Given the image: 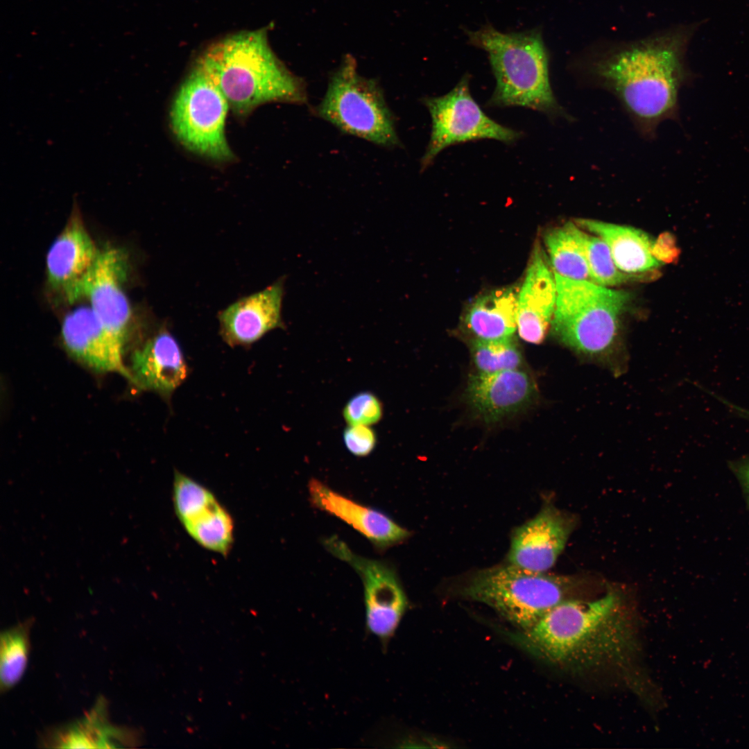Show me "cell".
Masks as SVG:
<instances>
[{
    "instance_id": "1",
    "label": "cell",
    "mask_w": 749,
    "mask_h": 749,
    "mask_svg": "<svg viewBox=\"0 0 749 749\" xmlns=\"http://www.w3.org/2000/svg\"><path fill=\"white\" fill-rule=\"evenodd\" d=\"M637 621L619 594L566 599L513 637L537 658L571 673L608 669L626 673L638 655Z\"/></svg>"
},
{
    "instance_id": "14",
    "label": "cell",
    "mask_w": 749,
    "mask_h": 749,
    "mask_svg": "<svg viewBox=\"0 0 749 749\" xmlns=\"http://www.w3.org/2000/svg\"><path fill=\"white\" fill-rule=\"evenodd\" d=\"M283 286L282 280L277 281L222 310L218 319L224 342L232 347L250 346L271 330L284 327L281 314Z\"/></svg>"
},
{
    "instance_id": "17",
    "label": "cell",
    "mask_w": 749,
    "mask_h": 749,
    "mask_svg": "<svg viewBox=\"0 0 749 749\" xmlns=\"http://www.w3.org/2000/svg\"><path fill=\"white\" fill-rule=\"evenodd\" d=\"M61 336L67 352L78 362L96 372H118L130 379L123 364V349L105 331L90 307H80L66 315Z\"/></svg>"
},
{
    "instance_id": "4",
    "label": "cell",
    "mask_w": 749,
    "mask_h": 749,
    "mask_svg": "<svg viewBox=\"0 0 749 749\" xmlns=\"http://www.w3.org/2000/svg\"><path fill=\"white\" fill-rule=\"evenodd\" d=\"M465 33L470 44L488 54L496 80L489 106L524 107L571 121L553 92L549 55L537 30L503 33L487 24Z\"/></svg>"
},
{
    "instance_id": "10",
    "label": "cell",
    "mask_w": 749,
    "mask_h": 749,
    "mask_svg": "<svg viewBox=\"0 0 749 749\" xmlns=\"http://www.w3.org/2000/svg\"><path fill=\"white\" fill-rule=\"evenodd\" d=\"M323 545L359 576L363 586L366 632L379 640L384 651L387 650L408 607L394 567L386 561L356 554L336 535L325 539Z\"/></svg>"
},
{
    "instance_id": "8",
    "label": "cell",
    "mask_w": 749,
    "mask_h": 749,
    "mask_svg": "<svg viewBox=\"0 0 749 749\" xmlns=\"http://www.w3.org/2000/svg\"><path fill=\"white\" fill-rule=\"evenodd\" d=\"M229 109L223 94L196 64L173 99L171 128L189 151L214 161H230L234 154L225 131Z\"/></svg>"
},
{
    "instance_id": "25",
    "label": "cell",
    "mask_w": 749,
    "mask_h": 749,
    "mask_svg": "<svg viewBox=\"0 0 749 749\" xmlns=\"http://www.w3.org/2000/svg\"><path fill=\"white\" fill-rule=\"evenodd\" d=\"M182 526L198 544L207 550L227 556L232 549L234 521L219 501Z\"/></svg>"
},
{
    "instance_id": "28",
    "label": "cell",
    "mask_w": 749,
    "mask_h": 749,
    "mask_svg": "<svg viewBox=\"0 0 749 749\" xmlns=\"http://www.w3.org/2000/svg\"><path fill=\"white\" fill-rule=\"evenodd\" d=\"M472 355L479 374H492L519 369L522 363L521 353L512 338L475 341Z\"/></svg>"
},
{
    "instance_id": "7",
    "label": "cell",
    "mask_w": 749,
    "mask_h": 749,
    "mask_svg": "<svg viewBox=\"0 0 749 749\" xmlns=\"http://www.w3.org/2000/svg\"><path fill=\"white\" fill-rule=\"evenodd\" d=\"M312 111L343 133L382 147L400 145L383 90L375 80L360 76L350 58L330 77L322 101Z\"/></svg>"
},
{
    "instance_id": "11",
    "label": "cell",
    "mask_w": 749,
    "mask_h": 749,
    "mask_svg": "<svg viewBox=\"0 0 749 749\" xmlns=\"http://www.w3.org/2000/svg\"><path fill=\"white\" fill-rule=\"evenodd\" d=\"M99 251L75 205L65 227L46 255L50 288L69 304L84 298L85 284Z\"/></svg>"
},
{
    "instance_id": "15",
    "label": "cell",
    "mask_w": 749,
    "mask_h": 749,
    "mask_svg": "<svg viewBox=\"0 0 749 749\" xmlns=\"http://www.w3.org/2000/svg\"><path fill=\"white\" fill-rule=\"evenodd\" d=\"M307 488L313 507L352 526L379 551L399 544L411 535L384 512L354 501L317 479L311 478Z\"/></svg>"
},
{
    "instance_id": "16",
    "label": "cell",
    "mask_w": 749,
    "mask_h": 749,
    "mask_svg": "<svg viewBox=\"0 0 749 749\" xmlns=\"http://www.w3.org/2000/svg\"><path fill=\"white\" fill-rule=\"evenodd\" d=\"M128 372L139 388L170 397L187 379L189 368L177 339L164 328L133 352Z\"/></svg>"
},
{
    "instance_id": "26",
    "label": "cell",
    "mask_w": 749,
    "mask_h": 749,
    "mask_svg": "<svg viewBox=\"0 0 749 749\" xmlns=\"http://www.w3.org/2000/svg\"><path fill=\"white\" fill-rule=\"evenodd\" d=\"M218 501L205 486L193 479L175 471L173 483V502L176 515L184 524Z\"/></svg>"
},
{
    "instance_id": "9",
    "label": "cell",
    "mask_w": 749,
    "mask_h": 749,
    "mask_svg": "<svg viewBox=\"0 0 749 749\" xmlns=\"http://www.w3.org/2000/svg\"><path fill=\"white\" fill-rule=\"evenodd\" d=\"M469 83L470 76L465 74L446 94L423 99L431 118V131L421 160L422 170L451 145L485 139L510 144L521 137L519 132L485 114L471 95Z\"/></svg>"
},
{
    "instance_id": "24",
    "label": "cell",
    "mask_w": 749,
    "mask_h": 749,
    "mask_svg": "<svg viewBox=\"0 0 749 749\" xmlns=\"http://www.w3.org/2000/svg\"><path fill=\"white\" fill-rule=\"evenodd\" d=\"M33 620L29 619L8 628L0 637V689L4 693L22 678L28 661L30 632Z\"/></svg>"
},
{
    "instance_id": "20",
    "label": "cell",
    "mask_w": 749,
    "mask_h": 749,
    "mask_svg": "<svg viewBox=\"0 0 749 749\" xmlns=\"http://www.w3.org/2000/svg\"><path fill=\"white\" fill-rule=\"evenodd\" d=\"M574 222L607 243L615 264L622 272L634 275L660 266L651 252L652 241L644 231L589 218H576Z\"/></svg>"
},
{
    "instance_id": "6",
    "label": "cell",
    "mask_w": 749,
    "mask_h": 749,
    "mask_svg": "<svg viewBox=\"0 0 749 749\" xmlns=\"http://www.w3.org/2000/svg\"><path fill=\"white\" fill-rule=\"evenodd\" d=\"M571 588L567 578L508 563L476 572L464 587L463 594L490 606L524 630L553 607L570 599Z\"/></svg>"
},
{
    "instance_id": "19",
    "label": "cell",
    "mask_w": 749,
    "mask_h": 749,
    "mask_svg": "<svg viewBox=\"0 0 749 749\" xmlns=\"http://www.w3.org/2000/svg\"><path fill=\"white\" fill-rule=\"evenodd\" d=\"M556 301L554 275L537 245L519 292L517 330L521 338L533 344L543 341L552 322Z\"/></svg>"
},
{
    "instance_id": "5",
    "label": "cell",
    "mask_w": 749,
    "mask_h": 749,
    "mask_svg": "<svg viewBox=\"0 0 749 749\" xmlns=\"http://www.w3.org/2000/svg\"><path fill=\"white\" fill-rule=\"evenodd\" d=\"M552 327L560 342L578 354L610 364L619 357L621 317L626 291L555 274Z\"/></svg>"
},
{
    "instance_id": "30",
    "label": "cell",
    "mask_w": 749,
    "mask_h": 749,
    "mask_svg": "<svg viewBox=\"0 0 749 749\" xmlns=\"http://www.w3.org/2000/svg\"><path fill=\"white\" fill-rule=\"evenodd\" d=\"M343 439L346 449L357 457L370 455L377 443L375 431L367 425H347L343 431Z\"/></svg>"
},
{
    "instance_id": "21",
    "label": "cell",
    "mask_w": 749,
    "mask_h": 749,
    "mask_svg": "<svg viewBox=\"0 0 749 749\" xmlns=\"http://www.w3.org/2000/svg\"><path fill=\"white\" fill-rule=\"evenodd\" d=\"M519 292L513 286L499 289L472 303L464 322L475 341L511 338L517 329Z\"/></svg>"
},
{
    "instance_id": "31",
    "label": "cell",
    "mask_w": 749,
    "mask_h": 749,
    "mask_svg": "<svg viewBox=\"0 0 749 749\" xmlns=\"http://www.w3.org/2000/svg\"><path fill=\"white\" fill-rule=\"evenodd\" d=\"M651 252L659 262L671 264L678 261L680 254L675 236L669 232H664L652 241Z\"/></svg>"
},
{
    "instance_id": "32",
    "label": "cell",
    "mask_w": 749,
    "mask_h": 749,
    "mask_svg": "<svg viewBox=\"0 0 749 749\" xmlns=\"http://www.w3.org/2000/svg\"><path fill=\"white\" fill-rule=\"evenodd\" d=\"M728 466L739 482L749 508V456L731 460L728 463Z\"/></svg>"
},
{
    "instance_id": "23",
    "label": "cell",
    "mask_w": 749,
    "mask_h": 749,
    "mask_svg": "<svg viewBox=\"0 0 749 749\" xmlns=\"http://www.w3.org/2000/svg\"><path fill=\"white\" fill-rule=\"evenodd\" d=\"M583 234V229L574 221L565 223L545 234L544 243L553 273L569 279L591 281Z\"/></svg>"
},
{
    "instance_id": "18",
    "label": "cell",
    "mask_w": 749,
    "mask_h": 749,
    "mask_svg": "<svg viewBox=\"0 0 749 749\" xmlns=\"http://www.w3.org/2000/svg\"><path fill=\"white\" fill-rule=\"evenodd\" d=\"M535 393L532 378L519 369L476 374L468 381L466 397L474 413L494 423L520 410Z\"/></svg>"
},
{
    "instance_id": "12",
    "label": "cell",
    "mask_w": 749,
    "mask_h": 749,
    "mask_svg": "<svg viewBox=\"0 0 749 749\" xmlns=\"http://www.w3.org/2000/svg\"><path fill=\"white\" fill-rule=\"evenodd\" d=\"M128 272V257L123 250L116 247L100 250L84 293L103 328L123 350L131 319L130 305L123 290Z\"/></svg>"
},
{
    "instance_id": "29",
    "label": "cell",
    "mask_w": 749,
    "mask_h": 749,
    "mask_svg": "<svg viewBox=\"0 0 749 749\" xmlns=\"http://www.w3.org/2000/svg\"><path fill=\"white\" fill-rule=\"evenodd\" d=\"M384 414L383 404L372 392L361 391L351 397L343 409L347 425L372 426L378 423Z\"/></svg>"
},
{
    "instance_id": "3",
    "label": "cell",
    "mask_w": 749,
    "mask_h": 749,
    "mask_svg": "<svg viewBox=\"0 0 749 749\" xmlns=\"http://www.w3.org/2000/svg\"><path fill=\"white\" fill-rule=\"evenodd\" d=\"M226 98L230 109L246 117L270 102L307 103L306 85L271 50L264 30L243 31L212 44L196 64Z\"/></svg>"
},
{
    "instance_id": "27",
    "label": "cell",
    "mask_w": 749,
    "mask_h": 749,
    "mask_svg": "<svg viewBox=\"0 0 749 749\" xmlns=\"http://www.w3.org/2000/svg\"><path fill=\"white\" fill-rule=\"evenodd\" d=\"M583 240L591 282L610 287L639 277L637 275L628 274L619 269L608 246L601 238L584 232Z\"/></svg>"
},
{
    "instance_id": "22",
    "label": "cell",
    "mask_w": 749,
    "mask_h": 749,
    "mask_svg": "<svg viewBox=\"0 0 749 749\" xmlns=\"http://www.w3.org/2000/svg\"><path fill=\"white\" fill-rule=\"evenodd\" d=\"M46 743L57 748H116L129 743L128 732L107 719L104 700L85 717L49 734Z\"/></svg>"
},
{
    "instance_id": "13",
    "label": "cell",
    "mask_w": 749,
    "mask_h": 749,
    "mask_svg": "<svg viewBox=\"0 0 749 749\" xmlns=\"http://www.w3.org/2000/svg\"><path fill=\"white\" fill-rule=\"evenodd\" d=\"M575 526L574 518L553 505H544L531 519L514 531L508 563L535 572H546L556 563Z\"/></svg>"
},
{
    "instance_id": "2",
    "label": "cell",
    "mask_w": 749,
    "mask_h": 749,
    "mask_svg": "<svg viewBox=\"0 0 749 749\" xmlns=\"http://www.w3.org/2000/svg\"><path fill=\"white\" fill-rule=\"evenodd\" d=\"M690 33L633 44L587 67L589 83L616 97L644 139H653L660 123L676 117L679 91L688 78L684 55Z\"/></svg>"
}]
</instances>
